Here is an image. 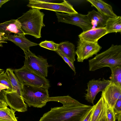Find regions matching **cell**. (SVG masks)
I'll return each instance as SVG.
<instances>
[{
  "mask_svg": "<svg viewBox=\"0 0 121 121\" xmlns=\"http://www.w3.org/2000/svg\"><path fill=\"white\" fill-rule=\"evenodd\" d=\"M93 107L73 105L51 108L39 121H81Z\"/></svg>",
  "mask_w": 121,
  "mask_h": 121,
  "instance_id": "6da1fadb",
  "label": "cell"
},
{
  "mask_svg": "<svg viewBox=\"0 0 121 121\" xmlns=\"http://www.w3.org/2000/svg\"><path fill=\"white\" fill-rule=\"evenodd\" d=\"M40 9L32 8L17 19L21 25V29L24 34L41 38V31L45 26L43 22L44 14Z\"/></svg>",
  "mask_w": 121,
  "mask_h": 121,
  "instance_id": "7a4b0ae2",
  "label": "cell"
},
{
  "mask_svg": "<svg viewBox=\"0 0 121 121\" xmlns=\"http://www.w3.org/2000/svg\"><path fill=\"white\" fill-rule=\"evenodd\" d=\"M89 70L94 71L105 67L121 65V46L112 44L108 49L88 60Z\"/></svg>",
  "mask_w": 121,
  "mask_h": 121,
  "instance_id": "3957f363",
  "label": "cell"
},
{
  "mask_svg": "<svg viewBox=\"0 0 121 121\" xmlns=\"http://www.w3.org/2000/svg\"><path fill=\"white\" fill-rule=\"evenodd\" d=\"M48 89L26 84H22V95L30 107L42 108L45 106L49 97Z\"/></svg>",
  "mask_w": 121,
  "mask_h": 121,
  "instance_id": "277c9868",
  "label": "cell"
},
{
  "mask_svg": "<svg viewBox=\"0 0 121 121\" xmlns=\"http://www.w3.org/2000/svg\"><path fill=\"white\" fill-rule=\"evenodd\" d=\"M13 72L22 84H26L48 89L49 82L45 78L40 76L24 66L13 69Z\"/></svg>",
  "mask_w": 121,
  "mask_h": 121,
  "instance_id": "5b68a950",
  "label": "cell"
},
{
  "mask_svg": "<svg viewBox=\"0 0 121 121\" xmlns=\"http://www.w3.org/2000/svg\"><path fill=\"white\" fill-rule=\"evenodd\" d=\"M24 53L25 59L23 66L40 76L47 77L48 68L52 66L48 64L47 59L36 56L30 50Z\"/></svg>",
  "mask_w": 121,
  "mask_h": 121,
  "instance_id": "8992f818",
  "label": "cell"
},
{
  "mask_svg": "<svg viewBox=\"0 0 121 121\" xmlns=\"http://www.w3.org/2000/svg\"><path fill=\"white\" fill-rule=\"evenodd\" d=\"M27 6L32 8L49 10L70 14L78 13L72 5L65 0H64L62 3H56L45 2L40 0H30Z\"/></svg>",
  "mask_w": 121,
  "mask_h": 121,
  "instance_id": "52a82bcc",
  "label": "cell"
},
{
  "mask_svg": "<svg viewBox=\"0 0 121 121\" xmlns=\"http://www.w3.org/2000/svg\"><path fill=\"white\" fill-rule=\"evenodd\" d=\"M56 12L58 22L76 26L84 32L93 28V26L88 20L86 15L78 13L73 14Z\"/></svg>",
  "mask_w": 121,
  "mask_h": 121,
  "instance_id": "ba28073f",
  "label": "cell"
},
{
  "mask_svg": "<svg viewBox=\"0 0 121 121\" xmlns=\"http://www.w3.org/2000/svg\"><path fill=\"white\" fill-rule=\"evenodd\" d=\"M101 48L98 43H90L79 39L75 51L77 61L83 62L85 60L96 55Z\"/></svg>",
  "mask_w": 121,
  "mask_h": 121,
  "instance_id": "9c48e42d",
  "label": "cell"
},
{
  "mask_svg": "<svg viewBox=\"0 0 121 121\" xmlns=\"http://www.w3.org/2000/svg\"><path fill=\"white\" fill-rule=\"evenodd\" d=\"M110 83L109 80L104 78L90 80L87 83V88L86 90L87 93L85 96V99L94 105V100L97 94L102 91Z\"/></svg>",
  "mask_w": 121,
  "mask_h": 121,
  "instance_id": "30bf717a",
  "label": "cell"
},
{
  "mask_svg": "<svg viewBox=\"0 0 121 121\" xmlns=\"http://www.w3.org/2000/svg\"><path fill=\"white\" fill-rule=\"evenodd\" d=\"M5 102L11 108L19 112H25L27 110V106L22 96L17 92L6 93L5 95Z\"/></svg>",
  "mask_w": 121,
  "mask_h": 121,
  "instance_id": "8fae6325",
  "label": "cell"
},
{
  "mask_svg": "<svg viewBox=\"0 0 121 121\" xmlns=\"http://www.w3.org/2000/svg\"><path fill=\"white\" fill-rule=\"evenodd\" d=\"M102 92L101 96L113 109L117 100L121 99V88L110 83Z\"/></svg>",
  "mask_w": 121,
  "mask_h": 121,
  "instance_id": "7c38bea8",
  "label": "cell"
},
{
  "mask_svg": "<svg viewBox=\"0 0 121 121\" xmlns=\"http://www.w3.org/2000/svg\"><path fill=\"white\" fill-rule=\"evenodd\" d=\"M107 34L105 27L94 28L83 32L78 36L79 39L92 43H98L101 38Z\"/></svg>",
  "mask_w": 121,
  "mask_h": 121,
  "instance_id": "4fadbf2b",
  "label": "cell"
},
{
  "mask_svg": "<svg viewBox=\"0 0 121 121\" xmlns=\"http://www.w3.org/2000/svg\"><path fill=\"white\" fill-rule=\"evenodd\" d=\"M4 36L7 38L6 41L9 40L13 42L22 49L24 52L29 50L30 47L38 45V44L27 39L24 34H14L13 35L10 34H5Z\"/></svg>",
  "mask_w": 121,
  "mask_h": 121,
  "instance_id": "5bb4252c",
  "label": "cell"
},
{
  "mask_svg": "<svg viewBox=\"0 0 121 121\" xmlns=\"http://www.w3.org/2000/svg\"><path fill=\"white\" fill-rule=\"evenodd\" d=\"M21 26L17 19H12L0 23V31L7 34L12 33L15 34H24L21 29Z\"/></svg>",
  "mask_w": 121,
  "mask_h": 121,
  "instance_id": "9a60e30c",
  "label": "cell"
},
{
  "mask_svg": "<svg viewBox=\"0 0 121 121\" xmlns=\"http://www.w3.org/2000/svg\"><path fill=\"white\" fill-rule=\"evenodd\" d=\"M95 7L98 11L101 14L109 17H114L117 16L113 12L111 5L102 0H87Z\"/></svg>",
  "mask_w": 121,
  "mask_h": 121,
  "instance_id": "2e32d148",
  "label": "cell"
},
{
  "mask_svg": "<svg viewBox=\"0 0 121 121\" xmlns=\"http://www.w3.org/2000/svg\"><path fill=\"white\" fill-rule=\"evenodd\" d=\"M86 15L88 20L95 28L105 27L108 18L94 10L89 12Z\"/></svg>",
  "mask_w": 121,
  "mask_h": 121,
  "instance_id": "e0dca14e",
  "label": "cell"
},
{
  "mask_svg": "<svg viewBox=\"0 0 121 121\" xmlns=\"http://www.w3.org/2000/svg\"><path fill=\"white\" fill-rule=\"evenodd\" d=\"M106 104L101 96L99 99L93 106L91 121H99L106 114Z\"/></svg>",
  "mask_w": 121,
  "mask_h": 121,
  "instance_id": "ac0fdd59",
  "label": "cell"
},
{
  "mask_svg": "<svg viewBox=\"0 0 121 121\" xmlns=\"http://www.w3.org/2000/svg\"><path fill=\"white\" fill-rule=\"evenodd\" d=\"M75 46L72 43L66 41L59 44L58 50L67 57L73 64L75 60Z\"/></svg>",
  "mask_w": 121,
  "mask_h": 121,
  "instance_id": "d6986e66",
  "label": "cell"
},
{
  "mask_svg": "<svg viewBox=\"0 0 121 121\" xmlns=\"http://www.w3.org/2000/svg\"><path fill=\"white\" fill-rule=\"evenodd\" d=\"M105 27L107 34L113 32L121 33V17L108 18Z\"/></svg>",
  "mask_w": 121,
  "mask_h": 121,
  "instance_id": "ffe728a7",
  "label": "cell"
},
{
  "mask_svg": "<svg viewBox=\"0 0 121 121\" xmlns=\"http://www.w3.org/2000/svg\"><path fill=\"white\" fill-rule=\"evenodd\" d=\"M49 101H55L60 102L63 104V106L73 105L83 106L85 105L81 103L68 95L63 96L49 97L47 99V102Z\"/></svg>",
  "mask_w": 121,
  "mask_h": 121,
  "instance_id": "44dd1931",
  "label": "cell"
},
{
  "mask_svg": "<svg viewBox=\"0 0 121 121\" xmlns=\"http://www.w3.org/2000/svg\"><path fill=\"white\" fill-rule=\"evenodd\" d=\"M8 75L12 87L13 92H17L22 96V84L13 73V69L8 68L6 72Z\"/></svg>",
  "mask_w": 121,
  "mask_h": 121,
  "instance_id": "7402d4cb",
  "label": "cell"
},
{
  "mask_svg": "<svg viewBox=\"0 0 121 121\" xmlns=\"http://www.w3.org/2000/svg\"><path fill=\"white\" fill-rule=\"evenodd\" d=\"M111 71L109 77L110 83L121 88V65L109 67Z\"/></svg>",
  "mask_w": 121,
  "mask_h": 121,
  "instance_id": "603a6c76",
  "label": "cell"
},
{
  "mask_svg": "<svg viewBox=\"0 0 121 121\" xmlns=\"http://www.w3.org/2000/svg\"><path fill=\"white\" fill-rule=\"evenodd\" d=\"M15 111L7 107L0 108V121H18L15 116Z\"/></svg>",
  "mask_w": 121,
  "mask_h": 121,
  "instance_id": "cb8c5ba5",
  "label": "cell"
},
{
  "mask_svg": "<svg viewBox=\"0 0 121 121\" xmlns=\"http://www.w3.org/2000/svg\"><path fill=\"white\" fill-rule=\"evenodd\" d=\"M0 83L7 87L8 92H13L12 87L9 78L6 72L3 73L0 75Z\"/></svg>",
  "mask_w": 121,
  "mask_h": 121,
  "instance_id": "d4e9b609",
  "label": "cell"
},
{
  "mask_svg": "<svg viewBox=\"0 0 121 121\" xmlns=\"http://www.w3.org/2000/svg\"><path fill=\"white\" fill-rule=\"evenodd\" d=\"M39 45L41 47L56 51L58 49L59 44L52 41L45 40L41 42Z\"/></svg>",
  "mask_w": 121,
  "mask_h": 121,
  "instance_id": "484cf974",
  "label": "cell"
},
{
  "mask_svg": "<svg viewBox=\"0 0 121 121\" xmlns=\"http://www.w3.org/2000/svg\"><path fill=\"white\" fill-rule=\"evenodd\" d=\"M106 104V114L107 121H115L116 117L113 109Z\"/></svg>",
  "mask_w": 121,
  "mask_h": 121,
  "instance_id": "4316f807",
  "label": "cell"
},
{
  "mask_svg": "<svg viewBox=\"0 0 121 121\" xmlns=\"http://www.w3.org/2000/svg\"><path fill=\"white\" fill-rule=\"evenodd\" d=\"M55 52L62 57L65 62L68 65L70 68L74 72V74L75 75L76 73V72L74 64L72 63L67 57L65 56L58 49Z\"/></svg>",
  "mask_w": 121,
  "mask_h": 121,
  "instance_id": "83f0119b",
  "label": "cell"
},
{
  "mask_svg": "<svg viewBox=\"0 0 121 121\" xmlns=\"http://www.w3.org/2000/svg\"><path fill=\"white\" fill-rule=\"evenodd\" d=\"M113 110L115 116L121 113V99H118L117 100Z\"/></svg>",
  "mask_w": 121,
  "mask_h": 121,
  "instance_id": "f1b7e54d",
  "label": "cell"
},
{
  "mask_svg": "<svg viewBox=\"0 0 121 121\" xmlns=\"http://www.w3.org/2000/svg\"><path fill=\"white\" fill-rule=\"evenodd\" d=\"M8 92L7 87L4 85L0 83V97L2 100L5 102V95Z\"/></svg>",
  "mask_w": 121,
  "mask_h": 121,
  "instance_id": "f546056e",
  "label": "cell"
},
{
  "mask_svg": "<svg viewBox=\"0 0 121 121\" xmlns=\"http://www.w3.org/2000/svg\"><path fill=\"white\" fill-rule=\"evenodd\" d=\"M93 108V106L92 108L88 112L81 121H91Z\"/></svg>",
  "mask_w": 121,
  "mask_h": 121,
  "instance_id": "4dcf8cb0",
  "label": "cell"
},
{
  "mask_svg": "<svg viewBox=\"0 0 121 121\" xmlns=\"http://www.w3.org/2000/svg\"><path fill=\"white\" fill-rule=\"evenodd\" d=\"M5 33L0 31V44L2 43H7L5 41H6L7 38L5 36Z\"/></svg>",
  "mask_w": 121,
  "mask_h": 121,
  "instance_id": "1f68e13d",
  "label": "cell"
},
{
  "mask_svg": "<svg viewBox=\"0 0 121 121\" xmlns=\"http://www.w3.org/2000/svg\"><path fill=\"white\" fill-rule=\"evenodd\" d=\"M8 105L4 101L0 100V108L7 107Z\"/></svg>",
  "mask_w": 121,
  "mask_h": 121,
  "instance_id": "d6a6232c",
  "label": "cell"
},
{
  "mask_svg": "<svg viewBox=\"0 0 121 121\" xmlns=\"http://www.w3.org/2000/svg\"><path fill=\"white\" fill-rule=\"evenodd\" d=\"M9 1L10 0H0V8L1 7L3 4Z\"/></svg>",
  "mask_w": 121,
  "mask_h": 121,
  "instance_id": "836d02e7",
  "label": "cell"
},
{
  "mask_svg": "<svg viewBox=\"0 0 121 121\" xmlns=\"http://www.w3.org/2000/svg\"><path fill=\"white\" fill-rule=\"evenodd\" d=\"M116 119H117L118 121H121V113H120L116 116Z\"/></svg>",
  "mask_w": 121,
  "mask_h": 121,
  "instance_id": "e575fe53",
  "label": "cell"
},
{
  "mask_svg": "<svg viewBox=\"0 0 121 121\" xmlns=\"http://www.w3.org/2000/svg\"><path fill=\"white\" fill-rule=\"evenodd\" d=\"M99 121H107L106 116V114Z\"/></svg>",
  "mask_w": 121,
  "mask_h": 121,
  "instance_id": "d590c367",
  "label": "cell"
},
{
  "mask_svg": "<svg viewBox=\"0 0 121 121\" xmlns=\"http://www.w3.org/2000/svg\"><path fill=\"white\" fill-rule=\"evenodd\" d=\"M4 72V70L2 69H0V75Z\"/></svg>",
  "mask_w": 121,
  "mask_h": 121,
  "instance_id": "8d00e7d4",
  "label": "cell"
},
{
  "mask_svg": "<svg viewBox=\"0 0 121 121\" xmlns=\"http://www.w3.org/2000/svg\"><path fill=\"white\" fill-rule=\"evenodd\" d=\"M0 47H3V45L2 44H0Z\"/></svg>",
  "mask_w": 121,
  "mask_h": 121,
  "instance_id": "74e56055",
  "label": "cell"
},
{
  "mask_svg": "<svg viewBox=\"0 0 121 121\" xmlns=\"http://www.w3.org/2000/svg\"><path fill=\"white\" fill-rule=\"evenodd\" d=\"M0 101H3L2 99L1 98V97H0Z\"/></svg>",
  "mask_w": 121,
  "mask_h": 121,
  "instance_id": "f35d334b",
  "label": "cell"
}]
</instances>
